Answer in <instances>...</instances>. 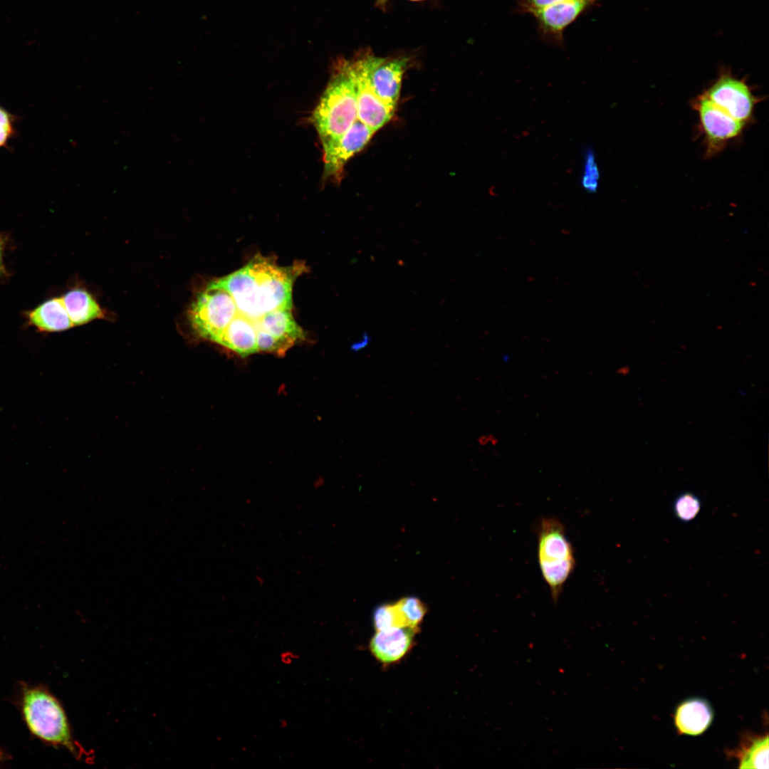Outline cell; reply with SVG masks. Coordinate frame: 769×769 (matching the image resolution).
Masks as SVG:
<instances>
[{
	"label": "cell",
	"mask_w": 769,
	"mask_h": 769,
	"mask_svg": "<svg viewBox=\"0 0 769 769\" xmlns=\"http://www.w3.org/2000/svg\"><path fill=\"white\" fill-rule=\"evenodd\" d=\"M253 323L256 333H267L286 352L304 338L303 330L295 320L291 309L281 308L266 313Z\"/></svg>",
	"instance_id": "4fadbf2b"
},
{
	"label": "cell",
	"mask_w": 769,
	"mask_h": 769,
	"mask_svg": "<svg viewBox=\"0 0 769 769\" xmlns=\"http://www.w3.org/2000/svg\"><path fill=\"white\" fill-rule=\"evenodd\" d=\"M597 1L567 0L531 13L537 22V31L541 40L548 45L563 48L565 29L590 10Z\"/></svg>",
	"instance_id": "ba28073f"
},
{
	"label": "cell",
	"mask_w": 769,
	"mask_h": 769,
	"mask_svg": "<svg viewBox=\"0 0 769 769\" xmlns=\"http://www.w3.org/2000/svg\"><path fill=\"white\" fill-rule=\"evenodd\" d=\"M363 68L377 97L395 110L399 98L402 77L409 59L406 57L382 58L364 51L355 57Z\"/></svg>",
	"instance_id": "8992f818"
},
{
	"label": "cell",
	"mask_w": 769,
	"mask_h": 769,
	"mask_svg": "<svg viewBox=\"0 0 769 769\" xmlns=\"http://www.w3.org/2000/svg\"><path fill=\"white\" fill-rule=\"evenodd\" d=\"M23 708L33 733L47 741L73 748L66 714L54 697L41 689L28 690L23 696Z\"/></svg>",
	"instance_id": "5b68a950"
},
{
	"label": "cell",
	"mask_w": 769,
	"mask_h": 769,
	"mask_svg": "<svg viewBox=\"0 0 769 769\" xmlns=\"http://www.w3.org/2000/svg\"><path fill=\"white\" fill-rule=\"evenodd\" d=\"M349 63L355 84L357 120L377 132L392 119L395 110L377 97L357 58Z\"/></svg>",
	"instance_id": "8fae6325"
},
{
	"label": "cell",
	"mask_w": 769,
	"mask_h": 769,
	"mask_svg": "<svg viewBox=\"0 0 769 769\" xmlns=\"http://www.w3.org/2000/svg\"><path fill=\"white\" fill-rule=\"evenodd\" d=\"M417 632L418 628L409 627L376 630L370 642V652L383 664L397 662L412 649Z\"/></svg>",
	"instance_id": "7c38bea8"
},
{
	"label": "cell",
	"mask_w": 769,
	"mask_h": 769,
	"mask_svg": "<svg viewBox=\"0 0 769 769\" xmlns=\"http://www.w3.org/2000/svg\"><path fill=\"white\" fill-rule=\"evenodd\" d=\"M703 93L713 104L744 124L751 120L759 101L746 80L735 78L725 70Z\"/></svg>",
	"instance_id": "52a82bcc"
},
{
	"label": "cell",
	"mask_w": 769,
	"mask_h": 769,
	"mask_svg": "<svg viewBox=\"0 0 769 769\" xmlns=\"http://www.w3.org/2000/svg\"><path fill=\"white\" fill-rule=\"evenodd\" d=\"M373 623L376 630L407 627L396 603L377 607L374 612Z\"/></svg>",
	"instance_id": "44dd1931"
},
{
	"label": "cell",
	"mask_w": 769,
	"mask_h": 769,
	"mask_svg": "<svg viewBox=\"0 0 769 769\" xmlns=\"http://www.w3.org/2000/svg\"><path fill=\"white\" fill-rule=\"evenodd\" d=\"M692 105L699 116L707 155L718 152L727 142L741 135L745 124L713 104L704 93L696 97Z\"/></svg>",
	"instance_id": "9c48e42d"
},
{
	"label": "cell",
	"mask_w": 769,
	"mask_h": 769,
	"mask_svg": "<svg viewBox=\"0 0 769 769\" xmlns=\"http://www.w3.org/2000/svg\"><path fill=\"white\" fill-rule=\"evenodd\" d=\"M5 273V269L3 263V242L0 238V276Z\"/></svg>",
	"instance_id": "4316f807"
},
{
	"label": "cell",
	"mask_w": 769,
	"mask_h": 769,
	"mask_svg": "<svg viewBox=\"0 0 769 769\" xmlns=\"http://www.w3.org/2000/svg\"><path fill=\"white\" fill-rule=\"evenodd\" d=\"M389 0H376L377 6H384Z\"/></svg>",
	"instance_id": "83f0119b"
},
{
	"label": "cell",
	"mask_w": 769,
	"mask_h": 769,
	"mask_svg": "<svg viewBox=\"0 0 769 769\" xmlns=\"http://www.w3.org/2000/svg\"><path fill=\"white\" fill-rule=\"evenodd\" d=\"M311 120L322 145L338 139L357 120L355 84L349 61L336 68Z\"/></svg>",
	"instance_id": "7a4b0ae2"
},
{
	"label": "cell",
	"mask_w": 769,
	"mask_h": 769,
	"mask_svg": "<svg viewBox=\"0 0 769 769\" xmlns=\"http://www.w3.org/2000/svg\"><path fill=\"white\" fill-rule=\"evenodd\" d=\"M581 177V186L589 193H595L599 187L600 171L592 147H587L584 152V170Z\"/></svg>",
	"instance_id": "7402d4cb"
},
{
	"label": "cell",
	"mask_w": 769,
	"mask_h": 769,
	"mask_svg": "<svg viewBox=\"0 0 769 769\" xmlns=\"http://www.w3.org/2000/svg\"><path fill=\"white\" fill-rule=\"evenodd\" d=\"M395 603L405 625L418 628L427 613L425 605L414 597H404Z\"/></svg>",
	"instance_id": "d6986e66"
},
{
	"label": "cell",
	"mask_w": 769,
	"mask_h": 769,
	"mask_svg": "<svg viewBox=\"0 0 769 769\" xmlns=\"http://www.w3.org/2000/svg\"><path fill=\"white\" fill-rule=\"evenodd\" d=\"M14 115L0 106V147H5L15 133Z\"/></svg>",
	"instance_id": "603a6c76"
},
{
	"label": "cell",
	"mask_w": 769,
	"mask_h": 769,
	"mask_svg": "<svg viewBox=\"0 0 769 769\" xmlns=\"http://www.w3.org/2000/svg\"><path fill=\"white\" fill-rule=\"evenodd\" d=\"M713 711L710 705L701 699H691L678 706L674 714V723L682 734L697 736L703 733L711 725Z\"/></svg>",
	"instance_id": "9a60e30c"
},
{
	"label": "cell",
	"mask_w": 769,
	"mask_h": 769,
	"mask_svg": "<svg viewBox=\"0 0 769 769\" xmlns=\"http://www.w3.org/2000/svg\"><path fill=\"white\" fill-rule=\"evenodd\" d=\"M61 298L74 325H83L94 319L104 317V313L98 303L85 290L73 289Z\"/></svg>",
	"instance_id": "e0dca14e"
},
{
	"label": "cell",
	"mask_w": 769,
	"mask_h": 769,
	"mask_svg": "<svg viewBox=\"0 0 769 769\" xmlns=\"http://www.w3.org/2000/svg\"><path fill=\"white\" fill-rule=\"evenodd\" d=\"M740 768H768V736L753 738L739 751Z\"/></svg>",
	"instance_id": "ac0fdd59"
},
{
	"label": "cell",
	"mask_w": 769,
	"mask_h": 769,
	"mask_svg": "<svg viewBox=\"0 0 769 769\" xmlns=\"http://www.w3.org/2000/svg\"><path fill=\"white\" fill-rule=\"evenodd\" d=\"M371 342V337L367 332L365 331L361 338L352 343L350 348L354 352H357L366 347Z\"/></svg>",
	"instance_id": "484cf974"
},
{
	"label": "cell",
	"mask_w": 769,
	"mask_h": 769,
	"mask_svg": "<svg viewBox=\"0 0 769 769\" xmlns=\"http://www.w3.org/2000/svg\"><path fill=\"white\" fill-rule=\"evenodd\" d=\"M30 325L41 331L59 332L74 325L63 304L62 298L48 299L27 313Z\"/></svg>",
	"instance_id": "2e32d148"
},
{
	"label": "cell",
	"mask_w": 769,
	"mask_h": 769,
	"mask_svg": "<svg viewBox=\"0 0 769 769\" xmlns=\"http://www.w3.org/2000/svg\"><path fill=\"white\" fill-rule=\"evenodd\" d=\"M216 343L246 357L258 352L257 333L253 320L238 313L228 325Z\"/></svg>",
	"instance_id": "5bb4252c"
},
{
	"label": "cell",
	"mask_w": 769,
	"mask_h": 769,
	"mask_svg": "<svg viewBox=\"0 0 769 769\" xmlns=\"http://www.w3.org/2000/svg\"><path fill=\"white\" fill-rule=\"evenodd\" d=\"M375 132L357 120L338 139L323 145L324 176L340 178L347 162L367 145Z\"/></svg>",
	"instance_id": "30bf717a"
},
{
	"label": "cell",
	"mask_w": 769,
	"mask_h": 769,
	"mask_svg": "<svg viewBox=\"0 0 769 769\" xmlns=\"http://www.w3.org/2000/svg\"><path fill=\"white\" fill-rule=\"evenodd\" d=\"M306 271L303 262L283 267L273 257L258 254L245 266L214 281L230 293L239 313L254 320L277 309H292L293 283Z\"/></svg>",
	"instance_id": "6da1fadb"
},
{
	"label": "cell",
	"mask_w": 769,
	"mask_h": 769,
	"mask_svg": "<svg viewBox=\"0 0 769 769\" xmlns=\"http://www.w3.org/2000/svg\"><path fill=\"white\" fill-rule=\"evenodd\" d=\"M537 536L538 565L552 599L556 602L575 570L574 549L566 536L563 523L557 518H540Z\"/></svg>",
	"instance_id": "3957f363"
},
{
	"label": "cell",
	"mask_w": 769,
	"mask_h": 769,
	"mask_svg": "<svg viewBox=\"0 0 769 769\" xmlns=\"http://www.w3.org/2000/svg\"><path fill=\"white\" fill-rule=\"evenodd\" d=\"M298 654L295 653L291 650H284L281 652L279 655L280 661L286 666L291 665L295 660L299 659Z\"/></svg>",
	"instance_id": "d4e9b609"
},
{
	"label": "cell",
	"mask_w": 769,
	"mask_h": 769,
	"mask_svg": "<svg viewBox=\"0 0 769 769\" xmlns=\"http://www.w3.org/2000/svg\"><path fill=\"white\" fill-rule=\"evenodd\" d=\"M410 1H423V0H410Z\"/></svg>",
	"instance_id": "f1b7e54d"
},
{
	"label": "cell",
	"mask_w": 769,
	"mask_h": 769,
	"mask_svg": "<svg viewBox=\"0 0 769 769\" xmlns=\"http://www.w3.org/2000/svg\"><path fill=\"white\" fill-rule=\"evenodd\" d=\"M567 0H516L518 13L531 14L543 7Z\"/></svg>",
	"instance_id": "cb8c5ba5"
},
{
	"label": "cell",
	"mask_w": 769,
	"mask_h": 769,
	"mask_svg": "<svg viewBox=\"0 0 769 769\" xmlns=\"http://www.w3.org/2000/svg\"><path fill=\"white\" fill-rule=\"evenodd\" d=\"M701 508L700 498L691 492L678 495L673 503L674 515L682 522H689L696 518Z\"/></svg>",
	"instance_id": "ffe728a7"
},
{
	"label": "cell",
	"mask_w": 769,
	"mask_h": 769,
	"mask_svg": "<svg viewBox=\"0 0 769 769\" xmlns=\"http://www.w3.org/2000/svg\"><path fill=\"white\" fill-rule=\"evenodd\" d=\"M237 313L230 293L212 281L192 303L189 318L200 337L216 342Z\"/></svg>",
	"instance_id": "277c9868"
}]
</instances>
